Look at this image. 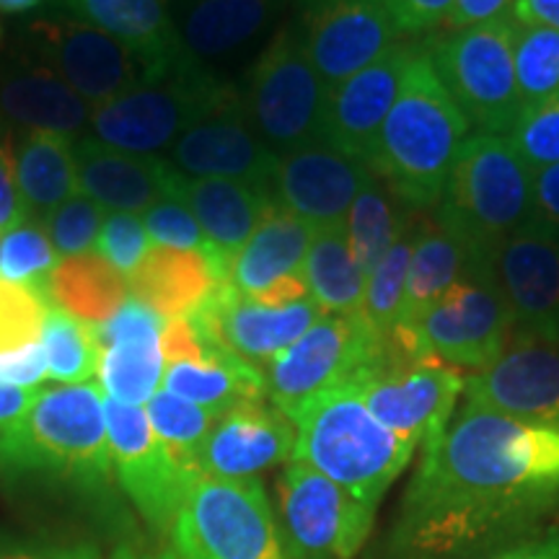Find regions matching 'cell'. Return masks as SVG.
Wrapping results in <instances>:
<instances>
[{
    "label": "cell",
    "instance_id": "681fc988",
    "mask_svg": "<svg viewBox=\"0 0 559 559\" xmlns=\"http://www.w3.org/2000/svg\"><path fill=\"white\" fill-rule=\"evenodd\" d=\"M160 353H164L166 366H177V362H202L210 349L200 340L190 317H174L166 319L164 332H160Z\"/></svg>",
    "mask_w": 559,
    "mask_h": 559
},
{
    "label": "cell",
    "instance_id": "d590c367",
    "mask_svg": "<svg viewBox=\"0 0 559 559\" xmlns=\"http://www.w3.org/2000/svg\"><path fill=\"white\" fill-rule=\"evenodd\" d=\"M400 207L402 200L376 174H370L358 198L349 205L345 218L347 241L355 257H358L360 267L366 270V275L409 228Z\"/></svg>",
    "mask_w": 559,
    "mask_h": 559
},
{
    "label": "cell",
    "instance_id": "7dc6e473",
    "mask_svg": "<svg viewBox=\"0 0 559 559\" xmlns=\"http://www.w3.org/2000/svg\"><path fill=\"white\" fill-rule=\"evenodd\" d=\"M148 230L135 213H109L102 223L96 249L117 272L132 275L148 254Z\"/></svg>",
    "mask_w": 559,
    "mask_h": 559
},
{
    "label": "cell",
    "instance_id": "7402d4cb",
    "mask_svg": "<svg viewBox=\"0 0 559 559\" xmlns=\"http://www.w3.org/2000/svg\"><path fill=\"white\" fill-rule=\"evenodd\" d=\"M415 50L417 41L404 39L373 66L362 68L353 79L330 88L324 111V143L370 164L381 124L400 96L404 70Z\"/></svg>",
    "mask_w": 559,
    "mask_h": 559
},
{
    "label": "cell",
    "instance_id": "6125c7cd",
    "mask_svg": "<svg viewBox=\"0 0 559 559\" xmlns=\"http://www.w3.org/2000/svg\"><path fill=\"white\" fill-rule=\"evenodd\" d=\"M0 41H3V26H0Z\"/></svg>",
    "mask_w": 559,
    "mask_h": 559
},
{
    "label": "cell",
    "instance_id": "7bdbcfd3",
    "mask_svg": "<svg viewBox=\"0 0 559 559\" xmlns=\"http://www.w3.org/2000/svg\"><path fill=\"white\" fill-rule=\"evenodd\" d=\"M104 218L107 215H104L102 205H96L88 194L75 192L73 198H68L62 205L55 207L41 223H45L55 251L66 257H75L86 254L88 249L96 247Z\"/></svg>",
    "mask_w": 559,
    "mask_h": 559
},
{
    "label": "cell",
    "instance_id": "52a82bcc",
    "mask_svg": "<svg viewBox=\"0 0 559 559\" xmlns=\"http://www.w3.org/2000/svg\"><path fill=\"white\" fill-rule=\"evenodd\" d=\"M177 559H290L260 477L200 474L169 526Z\"/></svg>",
    "mask_w": 559,
    "mask_h": 559
},
{
    "label": "cell",
    "instance_id": "44dd1931",
    "mask_svg": "<svg viewBox=\"0 0 559 559\" xmlns=\"http://www.w3.org/2000/svg\"><path fill=\"white\" fill-rule=\"evenodd\" d=\"M373 169L366 160L342 153L330 143H311L280 153L272 198L311 228L345 223L362 185Z\"/></svg>",
    "mask_w": 559,
    "mask_h": 559
},
{
    "label": "cell",
    "instance_id": "2e32d148",
    "mask_svg": "<svg viewBox=\"0 0 559 559\" xmlns=\"http://www.w3.org/2000/svg\"><path fill=\"white\" fill-rule=\"evenodd\" d=\"M41 68L52 70L91 107H104L145 83V70L128 47L79 19H39L26 29Z\"/></svg>",
    "mask_w": 559,
    "mask_h": 559
},
{
    "label": "cell",
    "instance_id": "f546056e",
    "mask_svg": "<svg viewBox=\"0 0 559 559\" xmlns=\"http://www.w3.org/2000/svg\"><path fill=\"white\" fill-rule=\"evenodd\" d=\"M477 262L487 260H481L469 243L438 223V218L415 228V247H412L407 288H404V306L396 330L428 311Z\"/></svg>",
    "mask_w": 559,
    "mask_h": 559
},
{
    "label": "cell",
    "instance_id": "ffe728a7",
    "mask_svg": "<svg viewBox=\"0 0 559 559\" xmlns=\"http://www.w3.org/2000/svg\"><path fill=\"white\" fill-rule=\"evenodd\" d=\"M513 313V334L559 342V234L526 223L492 260Z\"/></svg>",
    "mask_w": 559,
    "mask_h": 559
},
{
    "label": "cell",
    "instance_id": "83f0119b",
    "mask_svg": "<svg viewBox=\"0 0 559 559\" xmlns=\"http://www.w3.org/2000/svg\"><path fill=\"white\" fill-rule=\"evenodd\" d=\"M311 236L309 223L272 202L254 234L230 257L226 283L243 298H260L277 280L304 275Z\"/></svg>",
    "mask_w": 559,
    "mask_h": 559
},
{
    "label": "cell",
    "instance_id": "f5cc1de1",
    "mask_svg": "<svg viewBox=\"0 0 559 559\" xmlns=\"http://www.w3.org/2000/svg\"><path fill=\"white\" fill-rule=\"evenodd\" d=\"M453 0H391V9L400 21L404 37L428 34L449 19Z\"/></svg>",
    "mask_w": 559,
    "mask_h": 559
},
{
    "label": "cell",
    "instance_id": "8d00e7d4",
    "mask_svg": "<svg viewBox=\"0 0 559 559\" xmlns=\"http://www.w3.org/2000/svg\"><path fill=\"white\" fill-rule=\"evenodd\" d=\"M99 381L111 400L132 404L151 402L164 379V353L158 337L120 340L102 347Z\"/></svg>",
    "mask_w": 559,
    "mask_h": 559
},
{
    "label": "cell",
    "instance_id": "836d02e7",
    "mask_svg": "<svg viewBox=\"0 0 559 559\" xmlns=\"http://www.w3.org/2000/svg\"><path fill=\"white\" fill-rule=\"evenodd\" d=\"M128 280L102 254L66 257L47 277L41 296L55 309L70 313L86 324H104L122 309L128 300Z\"/></svg>",
    "mask_w": 559,
    "mask_h": 559
},
{
    "label": "cell",
    "instance_id": "cb8c5ba5",
    "mask_svg": "<svg viewBox=\"0 0 559 559\" xmlns=\"http://www.w3.org/2000/svg\"><path fill=\"white\" fill-rule=\"evenodd\" d=\"M75 169L83 194L111 213H145L177 192L179 181L169 160L117 151L96 138L75 143Z\"/></svg>",
    "mask_w": 559,
    "mask_h": 559
},
{
    "label": "cell",
    "instance_id": "9f6ffc18",
    "mask_svg": "<svg viewBox=\"0 0 559 559\" xmlns=\"http://www.w3.org/2000/svg\"><path fill=\"white\" fill-rule=\"evenodd\" d=\"M481 559H559V526L542 528L539 534Z\"/></svg>",
    "mask_w": 559,
    "mask_h": 559
},
{
    "label": "cell",
    "instance_id": "8fae6325",
    "mask_svg": "<svg viewBox=\"0 0 559 559\" xmlns=\"http://www.w3.org/2000/svg\"><path fill=\"white\" fill-rule=\"evenodd\" d=\"M394 342H383L362 313H321L304 337L277 353L264 368L267 396L283 415L293 417L340 383L353 381L360 370L379 362Z\"/></svg>",
    "mask_w": 559,
    "mask_h": 559
},
{
    "label": "cell",
    "instance_id": "c3c4849f",
    "mask_svg": "<svg viewBox=\"0 0 559 559\" xmlns=\"http://www.w3.org/2000/svg\"><path fill=\"white\" fill-rule=\"evenodd\" d=\"M0 559H102V555L88 542L0 536Z\"/></svg>",
    "mask_w": 559,
    "mask_h": 559
},
{
    "label": "cell",
    "instance_id": "4fadbf2b",
    "mask_svg": "<svg viewBox=\"0 0 559 559\" xmlns=\"http://www.w3.org/2000/svg\"><path fill=\"white\" fill-rule=\"evenodd\" d=\"M464 379L456 368L407 358L391 347L353 381L383 428L412 445H425L451 423L459 396L464 394Z\"/></svg>",
    "mask_w": 559,
    "mask_h": 559
},
{
    "label": "cell",
    "instance_id": "4dcf8cb0",
    "mask_svg": "<svg viewBox=\"0 0 559 559\" xmlns=\"http://www.w3.org/2000/svg\"><path fill=\"white\" fill-rule=\"evenodd\" d=\"M0 115L29 130L73 138L91 124L94 107L47 68H29L0 81Z\"/></svg>",
    "mask_w": 559,
    "mask_h": 559
},
{
    "label": "cell",
    "instance_id": "f1b7e54d",
    "mask_svg": "<svg viewBox=\"0 0 559 559\" xmlns=\"http://www.w3.org/2000/svg\"><path fill=\"white\" fill-rule=\"evenodd\" d=\"M177 198L192 210L218 260L230 262L275 198L270 190L234 179H192L179 174Z\"/></svg>",
    "mask_w": 559,
    "mask_h": 559
},
{
    "label": "cell",
    "instance_id": "680465c9",
    "mask_svg": "<svg viewBox=\"0 0 559 559\" xmlns=\"http://www.w3.org/2000/svg\"><path fill=\"white\" fill-rule=\"evenodd\" d=\"M510 13L519 24H542L559 29V0H515Z\"/></svg>",
    "mask_w": 559,
    "mask_h": 559
},
{
    "label": "cell",
    "instance_id": "bcb514c9",
    "mask_svg": "<svg viewBox=\"0 0 559 559\" xmlns=\"http://www.w3.org/2000/svg\"><path fill=\"white\" fill-rule=\"evenodd\" d=\"M143 226L158 247L213 251L205 239V234H202L198 218H194V213L177 198V194H169V198L158 200L156 205L145 210Z\"/></svg>",
    "mask_w": 559,
    "mask_h": 559
},
{
    "label": "cell",
    "instance_id": "ba28073f",
    "mask_svg": "<svg viewBox=\"0 0 559 559\" xmlns=\"http://www.w3.org/2000/svg\"><path fill=\"white\" fill-rule=\"evenodd\" d=\"M513 39L515 19L510 11L466 29L423 37L440 83L479 132L508 135L523 115Z\"/></svg>",
    "mask_w": 559,
    "mask_h": 559
},
{
    "label": "cell",
    "instance_id": "94428289",
    "mask_svg": "<svg viewBox=\"0 0 559 559\" xmlns=\"http://www.w3.org/2000/svg\"><path fill=\"white\" fill-rule=\"evenodd\" d=\"M45 0H0V13H26L39 9Z\"/></svg>",
    "mask_w": 559,
    "mask_h": 559
},
{
    "label": "cell",
    "instance_id": "d6986e66",
    "mask_svg": "<svg viewBox=\"0 0 559 559\" xmlns=\"http://www.w3.org/2000/svg\"><path fill=\"white\" fill-rule=\"evenodd\" d=\"M280 156L251 128L241 94L194 122L171 148V166L192 179H234L272 192Z\"/></svg>",
    "mask_w": 559,
    "mask_h": 559
},
{
    "label": "cell",
    "instance_id": "d6a6232c",
    "mask_svg": "<svg viewBox=\"0 0 559 559\" xmlns=\"http://www.w3.org/2000/svg\"><path fill=\"white\" fill-rule=\"evenodd\" d=\"M16 181L29 218L45 221L55 207L79 192L75 145L70 135L29 130L13 148Z\"/></svg>",
    "mask_w": 559,
    "mask_h": 559
},
{
    "label": "cell",
    "instance_id": "e575fe53",
    "mask_svg": "<svg viewBox=\"0 0 559 559\" xmlns=\"http://www.w3.org/2000/svg\"><path fill=\"white\" fill-rule=\"evenodd\" d=\"M304 277L324 313H358L366 296V270L347 241L345 223L313 228Z\"/></svg>",
    "mask_w": 559,
    "mask_h": 559
},
{
    "label": "cell",
    "instance_id": "8992f818",
    "mask_svg": "<svg viewBox=\"0 0 559 559\" xmlns=\"http://www.w3.org/2000/svg\"><path fill=\"white\" fill-rule=\"evenodd\" d=\"M513 337V313L492 262H477L428 311L394 332V347L415 360H436L479 373Z\"/></svg>",
    "mask_w": 559,
    "mask_h": 559
},
{
    "label": "cell",
    "instance_id": "5bb4252c",
    "mask_svg": "<svg viewBox=\"0 0 559 559\" xmlns=\"http://www.w3.org/2000/svg\"><path fill=\"white\" fill-rule=\"evenodd\" d=\"M296 29L330 88L404 41L391 0H298Z\"/></svg>",
    "mask_w": 559,
    "mask_h": 559
},
{
    "label": "cell",
    "instance_id": "ac0fdd59",
    "mask_svg": "<svg viewBox=\"0 0 559 559\" xmlns=\"http://www.w3.org/2000/svg\"><path fill=\"white\" fill-rule=\"evenodd\" d=\"M464 402L559 428V342L513 334L492 366L466 376Z\"/></svg>",
    "mask_w": 559,
    "mask_h": 559
},
{
    "label": "cell",
    "instance_id": "ee69618b",
    "mask_svg": "<svg viewBox=\"0 0 559 559\" xmlns=\"http://www.w3.org/2000/svg\"><path fill=\"white\" fill-rule=\"evenodd\" d=\"M47 306L39 290L0 280V355L37 342Z\"/></svg>",
    "mask_w": 559,
    "mask_h": 559
},
{
    "label": "cell",
    "instance_id": "9a60e30c",
    "mask_svg": "<svg viewBox=\"0 0 559 559\" xmlns=\"http://www.w3.org/2000/svg\"><path fill=\"white\" fill-rule=\"evenodd\" d=\"M104 419L111 453V469L124 495L153 531H169L187 487L200 474L181 469L164 449L148 412L104 396Z\"/></svg>",
    "mask_w": 559,
    "mask_h": 559
},
{
    "label": "cell",
    "instance_id": "6f0895ef",
    "mask_svg": "<svg viewBox=\"0 0 559 559\" xmlns=\"http://www.w3.org/2000/svg\"><path fill=\"white\" fill-rule=\"evenodd\" d=\"M39 389H21L0 383V432L16 428L37 402Z\"/></svg>",
    "mask_w": 559,
    "mask_h": 559
},
{
    "label": "cell",
    "instance_id": "74e56055",
    "mask_svg": "<svg viewBox=\"0 0 559 559\" xmlns=\"http://www.w3.org/2000/svg\"><path fill=\"white\" fill-rule=\"evenodd\" d=\"M41 349L47 358V379L58 383H86L99 370L102 347L96 326L47 306L41 324Z\"/></svg>",
    "mask_w": 559,
    "mask_h": 559
},
{
    "label": "cell",
    "instance_id": "484cf974",
    "mask_svg": "<svg viewBox=\"0 0 559 559\" xmlns=\"http://www.w3.org/2000/svg\"><path fill=\"white\" fill-rule=\"evenodd\" d=\"M228 267L213 251L153 247L132 272V296L160 317H190L226 283Z\"/></svg>",
    "mask_w": 559,
    "mask_h": 559
},
{
    "label": "cell",
    "instance_id": "3957f363",
    "mask_svg": "<svg viewBox=\"0 0 559 559\" xmlns=\"http://www.w3.org/2000/svg\"><path fill=\"white\" fill-rule=\"evenodd\" d=\"M111 472L104 396L96 383L39 389L29 415L0 432V481L37 477L99 492Z\"/></svg>",
    "mask_w": 559,
    "mask_h": 559
},
{
    "label": "cell",
    "instance_id": "9c48e42d",
    "mask_svg": "<svg viewBox=\"0 0 559 559\" xmlns=\"http://www.w3.org/2000/svg\"><path fill=\"white\" fill-rule=\"evenodd\" d=\"M234 86L187 60L164 79L140 83L91 115L94 138L117 151L156 156L234 94Z\"/></svg>",
    "mask_w": 559,
    "mask_h": 559
},
{
    "label": "cell",
    "instance_id": "7c38bea8",
    "mask_svg": "<svg viewBox=\"0 0 559 559\" xmlns=\"http://www.w3.org/2000/svg\"><path fill=\"white\" fill-rule=\"evenodd\" d=\"M280 536L290 559H353L373 531L362 506L309 464L288 461L277 477Z\"/></svg>",
    "mask_w": 559,
    "mask_h": 559
},
{
    "label": "cell",
    "instance_id": "816d5d0a",
    "mask_svg": "<svg viewBox=\"0 0 559 559\" xmlns=\"http://www.w3.org/2000/svg\"><path fill=\"white\" fill-rule=\"evenodd\" d=\"M29 218V210L19 192L16 158H13L11 138L0 135V234Z\"/></svg>",
    "mask_w": 559,
    "mask_h": 559
},
{
    "label": "cell",
    "instance_id": "e0dca14e",
    "mask_svg": "<svg viewBox=\"0 0 559 559\" xmlns=\"http://www.w3.org/2000/svg\"><path fill=\"white\" fill-rule=\"evenodd\" d=\"M321 313L311 296L290 306H264L223 283L190 319L207 349H228L264 370L277 353L304 337Z\"/></svg>",
    "mask_w": 559,
    "mask_h": 559
},
{
    "label": "cell",
    "instance_id": "5b68a950",
    "mask_svg": "<svg viewBox=\"0 0 559 559\" xmlns=\"http://www.w3.org/2000/svg\"><path fill=\"white\" fill-rule=\"evenodd\" d=\"M531 181L534 169L508 135L472 132L451 169L438 223L469 243L481 260L492 262L502 243L534 218Z\"/></svg>",
    "mask_w": 559,
    "mask_h": 559
},
{
    "label": "cell",
    "instance_id": "6da1fadb",
    "mask_svg": "<svg viewBox=\"0 0 559 559\" xmlns=\"http://www.w3.org/2000/svg\"><path fill=\"white\" fill-rule=\"evenodd\" d=\"M559 508V428L474 404L423 445L386 559H481L539 534Z\"/></svg>",
    "mask_w": 559,
    "mask_h": 559
},
{
    "label": "cell",
    "instance_id": "603a6c76",
    "mask_svg": "<svg viewBox=\"0 0 559 559\" xmlns=\"http://www.w3.org/2000/svg\"><path fill=\"white\" fill-rule=\"evenodd\" d=\"M296 451V425L275 404L247 402L223 412L200 451V472L221 479H251L285 466Z\"/></svg>",
    "mask_w": 559,
    "mask_h": 559
},
{
    "label": "cell",
    "instance_id": "f6af8a7d",
    "mask_svg": "<svg viewBox=\"0 0 559 559\" xmlns=\"http://www.w3.org/2000/svg\"><path fill=\"white\" fill-rule=\"evenodd\" d=\"M508 140L534 171L559 164V94L523 111Z\"/></svg>",
    "mask_w": 559,
    "mask_h": 559
},
{
    "label": "cell",
    "instance_id": "277c9868",
    "mask_svg": "<svg viewBox=\"0 0 559 559\" xmlns=\"http://www.w3.org/2000/svg\"><path fill=\"white\" fill-rule=\"evenodd\" d=\"M290 419L296 425L293 461L309 464L373 510L417 449L370 415L355 381L321 391Z\"/></svg>",
    "mask_w": 559,
    "mask_h": 559
},
{
    "label": "cell",
    "instance_id": "d4e9b609",
    "mask_svg": "<svg viewBox=\"0 0 559 559\" xmlns=\"http://www.w3.org/2000/svg\"><path fill=\"white\" fill-rule=\"evenodd\" d=\"M73 19L86 21L140 60L145 83L164 79L166 73L192 60L169 11V0H62Z\"/></svg>",
    "mask_w": 559,
    "mask_h": 559
},
{
    "label": "cell",
    "instance_id": "ab89813d",
    "mask_svg": "<svg viewBox=\"0 0 559 559\" xmlns=\"http://www.w3.org/2000/svg\"><path fill=\"white\" fill-rule=\"evenodd\" d=\"M412 247H415V230L407 228L366 277L360 313L383 342H394L396 324H400Z\"/></svg>",
    "mask_w": 559,
    "mask_h": 559
},
{
    "label": "cell",
    "instance_id": "db71d44e",
    "mask_svg": "<svg viewBox=\"0 0 559 559\" xmlns=\"http://www.w3.org/2000/svg\"><path fill=\"white\" fill-rule=\"evenodd\" d=\"M534 223L559 234V164L534 171Z\"/></svg>",
    "mask_w": 559,
    "mask_h": 559
},
{
    "label": "cell",
    "instance_id": "11a10c76",
    "mask_svg": "<svg viewBox=\"0 0 559 559\" xmlns=\"http://www.w3.org/2000/svg\"><path fill=\"white\" fill-rule=\"evenodd\" d=\"M515 0H453L449 19H445V29L459 32L466 26L481 24V21L498 19L502 13L513 9Z\"/></svg>",
    "mask_w": 559,
    "mask_h": 559
},
{
    "label": "cell",
    "instance_id": "30bf717a",
    "mask_svg": "<svg viewBox=\"0 0 559 559\" xmlns=\"http://www.w3.org/2000/svg\"><path fill=\"white\" fill-rule=\"evenodd\" d=\"M326 94L330 86L311 66L293 24L277 32L257 60L243 107L257 135L280 156L324 140Z\"/></svg>",
    "mask_w": 559,
    "mask_h": 559
},
{
    "label": "cell",
    "instance_id": "91938a15",
    "mask_svg": "<svg viewBox=\"0 0 559 559\" xmlns=\"http://www.w3.org/2000/svg\"><path fill=\"white\" fill-rule=\"evenodd\" d=\"M111 559H177L171 549L164 551H140L135 547H120L111 555Z\"/></svg>",
    "mask_w": 559,
    "mask_h": 559
},
{
    "label": "cell",
    "instance_id": "4316f807",
    "mask_svg": "<svg viewBox=\"0 0 559 559\" xmlns=\"http://www.w3.org/2000/svg\"><path fill=\"white\" fill-rule=\"evenodd\" d=\"M288 0H177V32L194 62L239 52L270 29Z\"/></svg>",
    "mask_w": 559,
    "mask_h": 559
},
{
    "label": "cell",
    "instance_id": "b9f144b4",
    "mask_svg": "<svg viewBox=\"0 0 559 559\" xmlns=\"http://www.w3.org/2000/svg\"><path fill=\"white\" fill-rule=\"evenodd\" d=\"M55 264L58 251L39 218H26L0 234V280L5 283L26 285L41 293Z\"/></svg>",
    "mask_w": 559,
    "mask_h": 559
},
{
    "label": "cell",
    "instance_id": "1f68e13d",
    "mask_svg": "<svg viewBox=\"0 0 559 559\" xmlns=\"http://www.w3.org/2000/svg\"><path fill=\"white\" fill-rule=\"evenodd\" d=\"M164 389L215 415H223L239 404L267 400L264 370L254 368L228 349H210L202 362L166 366Z\"/></svg>",
    "mask_w": 559,
    "mask_h": 559
},
{
    "label": "cell",
    "instance_id": "f35d334b",
    "mask_svg": "<svg viewBox=\"0 0 559 559\" xmlns=\"http://www.w3.org/2000/svg\"><path fill=\"white\" fill-rule=\"evenodd\" d=\"M148 419L153 425L164 449L171 453L181 469L202 474L200 472V451L205 438L213 430L215 419L221 415L215 412L202 409L198 404L181 400V396L171 394V391H156L153 400L148 402Z\"/></svg>",
    "mask_w": 559,
    "mask_h": 559
},
{
    "label": "cell",
    "instance_id": "60d3db41",
    "mask_svg": "<svg viewBox=\"0 0 559 559\" xmlns=\"http://www.w3.org/2000/svg\"><path fill=\"white\" fill-rule=\"evenodd\" d=\"M515 81L523 111L559 94V29L519 24L513 39Z\"/></svg>",
    "mask_w": 559,
    "mask_h": 559
},
{
    "label": "cell",
    "instance_id": "7a4b0ae2",
    "mask_svg": "<svg viewBox=\"0 0 559 559\" xmlns=\"http://www.w3.org/2000/svg\"><path fill=\"white\" fill-rule=\"evenodd\" d=\"M469 135V120L443 88L419 39L368 166L386 181L402 205L436 207Z\"/></svg>",
    "mask_w": 559,
    "mask_h": 559
},
{
    "label": "cell",
    "instance_id": "f907efd6",
    "mask_svg": "<svg viewBox=\"0 0 559 559\" xmlns=\"http://www.w3.org/2000/svg\"><path fill=\"white\" fill-rule=\"evenodd\" d=\"M47 379V358L39 342L0 355V383L21 389H37Z\"/></svg>",
    "mask_w": 559,
    "mask_h": 559
}]
</instances>
